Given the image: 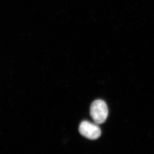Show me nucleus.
<instances>
[{
	"mask_svg": "<svg viewBox=\"0 0 154 154\" xmlns=\"http://www.w3.org/2000/svg\"><path fill=\"white\" fill-rule=\"evenodd\" d=\"M90 112L95 123L102 124L106 121L109 114L107 106L105 101L100 99L96 100L91 105Z\"/></svg>",
	"mask_w": 154,
	"mask_h": 154,
	"instance_id": "1",
	"label": "nucleus"
},
{
	"mask_svg": "<svg viewBox=\"0 0 154 154\" xmlns=\"http://www.w3.org/2000/svg\"><path fill=\"white\" fill-rule=\"evenodd\" d=\"M79 131L82 136L91 140L99 138L101 135V130L97 124L86 121L80 123Z\"/></svg>",
	"mask_w": 154,
	"mask_h": 154,
	"instance_id": "2",
	"label": "nucleus"
}]
</instances>
